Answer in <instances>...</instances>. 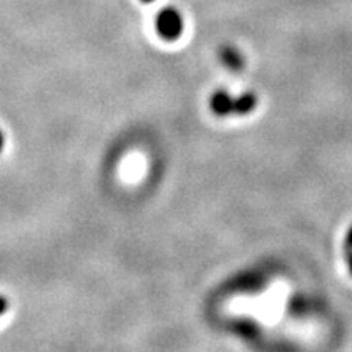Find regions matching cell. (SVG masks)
<instances>
[{
  "mask_svg": "<svg viewBox=\"0 0 352 352\" xmlns=\"http://www.w3.org/2000/svg\"><path fill=\"white\" fill-rule=\"evenodd\" d=\"M157 32L166 41H175L183 33V16L176 8L165 7L158 12L155 19Z\"/></svg>",
  "mask_w": 352,
  "mask_h": 352,
  "instance_id": "obj_1",
  "label": "cell"
},
{
  "mask_svg": "<svg viewBox=\"0 0 352 352\" xmlns=\"http://www.w3.org/2000/svg\"><path fill=\"white\" fill-rule=\"evenodd\" d=\"M210 108L219 116H227V114L233 113V98L226 90L215 91L210 98Z\"/></svg>",
  "mask_w": 352,
  "mask_h": 352,
  "instance_id": "obj_2",
  "label": "cell"
},
{
  "mask_svg": "<svg viewBox=\"0 0 352 352\" xmlns=\"http://www.w3.org/2000/svg\"><path fill=\"white\" fill-rule=\"evenodd\" d=\"M220 60L230 70H240L243 67V57H241V54L235 47H223L220 51Z\"/></svg>",
  "mask_w": 352,
  "mask_h": 352,
  "instance_id": "obj_3",
  "label": "cell"
},
{
  "mask_svg": "<svg viewBox=\"0 0 352 352\" xmlns=\"http://www.w3.org/2000/svg\"><path fill=\"white\" fill-rule=\"evenodd\" d=\"M254 107H256V96L253 94H245L240 98L233 100V113L235 114L252 113Z\"/></svg>",
  "mask_w": 352,
  "mask_h": 352,
  "instance_id": "obj_4",
  "label": "cell"
},
{
  "mask_svg": "<svg viewBox=\"0 0 352 352\" xmlns=\"http://www.w3.org/2000/svg\"><path fill=\"white\" fill-rule=\"evenodd\" d=\"M346 254L352 253V227L349 228V232H347V236H346Z\"/></svg>",
  "mask_w": 352,
  "mask_h": 352,
  "instance_id": "obj_5",
  "label": "cell"
},
{
  "mask_svg": "<svg viewBox=\"0 0 352 352\" xmlns=\"http://www.w3.org/2000/svg\"><path fill=\"white\" fill-rule=\"evenodd\" d=\"M7 307H8V303H7V298L0 296V315H2L3 311L7 310Z\"/></svg>",
  "mask_w": 352,
  "mask_h": 352,
  "instance_id": "obj_6",
  "label": "cell"
},
{
  "mask_svg": "<svg viewBox=\"0 0 352 352\" xmlns=\"http://www.w3.org/2000/svg\"><path fill=\"white\" fill-rule=\"evenodd\" d=\"M346 258H347V266H349V271H351V274H352V253L346 254Z\"/></svg>",
  "mask_w": 352,
  "mask_h": 352,
  "instance_id": "obj_7",
  "label": "cell"
},
{
  "mask_svg": "<svg viewBox=\"0 0 352 352\" xmlns=\"http://www.w3.org/2000/svg\"><path fill=\"white\" fill-rule=\"evenodd\" d=\"M2 148H3V135L2 132H0V152H2Z\"/></svg>",
  "mask_w": 352,
  "mask_h": 352,
  "instance_id": "obj_8",
  "label": "cell"
},
{
  "mask_svg": "<svg viewBox=\"0 0 352 352\" xmlns=\"http://www.w3.org/2000/svg\"><path fill=\"white\" fill-rule=\"evenodd\" d=\"M140 2H144V3H151V2H153V0H140Z\"/></svg>",
  "mask_w": 352,
  "mask_h": 352,
  "instance_id": "obj_9",
  "label": "cell"
}]
</instances>
